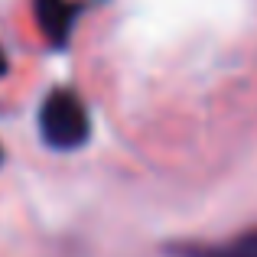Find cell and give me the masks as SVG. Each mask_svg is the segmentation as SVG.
Listing matches in <instances>:
<instances>
[{"label":"cell","mask_w":257,"mask_h":257,"mask_svg":"<svg viewBox=\"0 0 257 257\" xmlns=\"http://www.w3.org/2000/svg\"><path fill=\"white\" fill-rule=\"evenodd\" d=\"M39 134H43L46 147L62 153L85 147L88 134H91V120H88V107L82 104V98L69 88L49 91L39 107Z\"/></svg>","instance_id":"obj_1"},{"label":"cell","mask_w":257,"mask_h":257,"mask_svg":"<svg viewBox=\"0 0 257 257\" xmlns=\"http://www.w3.org/2000/svg\"><path fill=\"white\" fill-rule=\"evenodd\" d=\"M78 17V7L72 0H36V23L52 43H65L72 33V23Z\"/></svg>","instance_id":"obj_2"},{"label":"cell","mask_w":257,"mask_h":257,"mask_svg":"<svg viewBox=\"0 0 257 257\" xmlns=\"http://www.w3.org/2000/svg\"><path fill=\"white\" fill-rule=\"evenodd\" d=\"M182 257H257V228L238 234V238H231V241H225V244L189 247V251H182Z\"/></svg>","instance_id":"obj_3"},{"label":"cell","mask_w":257,"mask_h":257,"mask_svg":"<svg viewBox=\"0 0 257 257\" xmlns=\"http://www.w3.org/2000/svg\"><path fill=\"white\" fill-rule=\"evenodd\" d=\"M7 72V56H4V49H0V75Z\"/></svg>","instance_id":"obj_4"}]
</instances>
